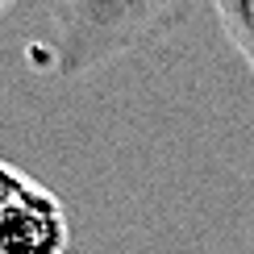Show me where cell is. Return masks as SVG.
<instances>
[{
	"label": "cell",
	"mask_w": 254,
	"mask_h": 254,
	"mask_svg": "<svg viewBox=\"0 0 254 254\" xmlns=\"http://www.w3.org/2000/svg\"><path fill=\"white\" fill-rule=\"evenodd\" d=\"M71 221L63 200L29 179L0 204V254H67Z\"/></svg>",
	"instance_id": "cell-2"
},
{
	"label": "cell",
	"mask_w": 254,
	"mask_h": 254,
	"mask_svg": "<svg viewBox=\"0 0 254 254\" xmlns=\"http://www.w3.org/2000/svg\"><path fill=\"white\" fill-rule=\"evenodd\" d=\"M25 184H29V175H25V171H17V167L0 163V204H4L8 196H17Z\"/></svg>",
	"instance_id": "cell-4"
},
{
	"label": "cell",
	"mask_w": 254,
	"mask_h": 254,
	"mask_svg": "<svg viewBox=\"0 0 254 254\" xmlns=\"http://www.w3.org/2000/svg\"><path fill=\"white\" fill-rule=\"evenodd\" d=\"M192 0H67L55 42L59 75H88L154 42L188 17Z\"/></svg>",
	"instance_id": "cell-1"
},
{
	"label": "cell",
	"mask_w": 254,
	"mask_h": 254,
	"mask_svg": "<svg viewBox=\"0 0 254 254\" xmlns=\"http://www.w3.org/2000/svg\"><path fill=\"white\" fill-rule=\"evenodd\" d=\"M8 4H13V0H0V13H4V8H8Z\"/></svg>",
	"instance_id": "cell-5"
},
{
	"label": "cell",
	"mask_w": 254,
	"mask_h": 254,
	"mask_svg": "<svg viewBox=\"0 0 254 254\" xmlns=\"http://www.w3.org/2000/svg\"><path fill=\"white\" fill-rule=\"evenodd\" d=\"M213 8H217L221 29L229 34V42L238 46V55L254 71V0H213Z\"/></svg>",
	"instance_id": "cell-3"
}]
</instances>
